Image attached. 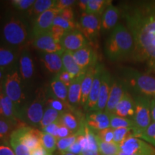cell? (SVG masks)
I'll return each mask as SVG.
<instances>
[{
  "label": "cell",
  "instance_id": "cell-35",
  "mask_svg": "<svg viewBox=\"0 0 155 155\" xmlns=\"http://www.w3.org/2000/svg\"><path fill=\"white\" fill-rule=\"evenodd\" d=\"M61 112L56 111V110L53 109L51 108L45 107L40 127L41 129H43L44 127H47L51 124L59 121L60 119H61Z\"/></svg>",
  "mask_w": 155,
  "mask_h": 155
},
{
  "label": "cell",
  "instance_id": "cell-27",
  "mask_svg": "<svg viewBox=\"0 0 155 155\" xmlns=\"http://www.w3.org/2000/svg\"><path fill=\"white\" fill-rule=\"evenodd\" d=\"M47 94L50 96L55 97L58 99L63 101L64 102L68 103V87H67L63 83H62L56 77V75H55V77L50 82L49 92Z\"/></svg>",
  "mask_w": 155,
  "mask_h": 155
},
{
  "label": "cell",
  "instance_id": "cell-44",
  "mask_svg": "<svg viewBox=\"0 0 155 155\" xmlns=\"http://www.w3.org/2000/svg\"><path fill=\"white\" fill-rule=\"evenodd\" d=\"M73 134H74V133H73L69 129H68L65 125H63V124L60 121V124L59 127H58L57 133H56L55 138L57 139H63Z\"/></svg>",
  "mask_w": 155,
  "mask_h": 155
},
{
  "label": "cell",
  "instance_id": "cell-31",
  "mask_svg": "<svg viewBox=\"0 0 155 155\" xmlns=\"http://www.w3.org/2000/svg\"><path fill=\"white\" fill-rule=\"evenodd\" d=\"M111 2L110 0H88L86 12L101 16L108 6L112 5Z\"/></svg>",
  "mask_w": 155,
  "mask_h": 155
},
{
  "label": "cell",
  "instance_id": "cell-30",
  "mask_svg": "<svg viewBox=\"0 0 155 155\" xmlns=\"http://www.w3.org/2000/svg\"><path fill=\"white\" fill-rule=\"evenodd\" d=\"M9 144L15 155H31V151L28 147L21 140L15 130L9 137Z\"/></svg>",
  "mask_w": 155,
  "mask_h": 155
},
{
  "label": "cell",
  "instance_id": "cell-6",
  "mask_svg": "<svg viewBox=\"0 0 155 155\" xmlns=\"http://www.w3.org/2000/svg\"><path fill=\"white\" fill-rule=\"evenodd\" d=\"M2 91L17 107L22 109L25 95L22 77L17 68H13L6 73L2 86Z\"/></svg>",
  "mask_w": 155,
  "mask_h": 155
},
{
  "label": "cell",
  "instance_id": "cell-49",
  "mask_svg": "<svg viewBox=\"0 0 155 155\" xmlns=\"http://www.w3.org/2000/svg\"><path fill=\"white\" fill-rule=\"evenodd\" d=\"M59 124H60V121L55 122V123L51 124L48 125V126H47V127H44L43 129H42V131L49 134L53 135L55 137L56 133H57Z\"/></svg>",
  "mask_w": 155,
  "mask_h": 155
},
{
  "label": "cell",
  "instance_id": "cell-22",
  "mask_svg": "<svg viewBox=\"0 0 155 155\" xmlns=\"http://www.w3.org/2000/svg\"><path fill=\"white\" fill-rule=\"evenodd\" d=\"M120 10L116 6L109 5L101 15V30L106 32L115 28L118 25Z\"/></svg>",
  "mask_w": 155,
  "mask_h": 155
},
{
  "label": "cell",
  "instance_id": "cell-2",
  "mask_svg": "<svg viewBox=\"0 0 155 155\" xmlns=\"http://www.w3.org/2000/svg\"><path fill=\"white\" fill-rule=\"evenodd\" d=\"M134 50V39L127 27L118 24L112 30L105 43L104 51L111 61H120L131 58Z\"/></svg>",
  "mask_w": 155,
  "mask_h": 155
},
{
  "label": "cell",
  "instance_id": "cell-16",
  "mask_svg": "<svg viewBox=\"0 0 155 155\" xmlns=\"http://www.w3.org/2000/svg\"><path fill=\"white\" fill-rule=\"evenodd\" d=\"M85 121L86 125L95 133L110 128L109 114L105 111H93L87 112Z\"/></svg>",
  "mask_w": 155,
  "mask_h": 155
},
{
  "label": "cell",
  "instance_id": "cell-33",
  "mask_svg": "<svg viewBox=\"0 0 155 155\" xmlns=\"http://www.w3.org/2000/svg\"><path fill=\"white\" fill-rule=\"evenodd\" d=\"M18 127H20V126L1 116L0 117V140H7V138L9 139L12 131Z\"/></svg>",
  "mask_w": 155,
  "mask_h": 155
},
{
  "label": "cell",
  "instance_id": "cell-3",
  "mask_svg": "<svg viewBox=\"0 0 155 155\" xmlns=\"http://www.w3.org/2000/svg\"><path fill=\"white\" fill-rule=\"evenodd\" d=\"M121 79L127 91H131L137 96L155 97V78L152 75L127 68L122 71Z\"/></svg>",
  "mask_w": 155,
  "mask_h": 155
},
{
  "label": "cell",
  "instance_id": "cell-12",
  "mask_svg": "<svg viewBox=\"0 0 155 155\" xmlns=\"http://www.w3.org/2000/svg\"><path fill=\"white\" fill-rule=\"evenodd\" d=\"M73 56L75 63L85 72L88 68L97 65L96 51L89 43L80 50L73 52Z\"/></svg>",
  "mask_w": 155,
  "mask_h": 155
},
{
  "label": "cell",
  "instance_id": "cell-41",
  "mask_svg": "<svg viewBox=\"0 0 155 155\" xmlns=\"http://www.w3.org/2000/svg\"><path fill=\"white\" fill-rule=\"evenodd\" d=\"M77 134H74L69 136V137H65V138L59 139L57 140V149L59 150L60 152H66L76 141Z\"/></svg>",
  "mask_w": 155,
  "mask_h": 155
},
{
  "label": "cell",
  "instance_id": "cell-5",
  "mask_svg": "<svg viewBox=\"0 0 155 155\" xmlns=\"http://www.w3.org/2000/svg\"><path fill=\"white\" fill-rule=\"evenodd\" d=\"M46 99L47 93L42 89H40L32 101L22 107L21 121L32 127H40L45 109Z\"/></svg>",
  "mask_w": 155,
  "mask_h": 155
},
{
  "label": "cell",
  "instance_id": "cell-55",
  "mask_svg": "<svg viewBox=\"0 0 155 155\" xmlns=\"http://www.w3.org/2000/svg\"><path fill=\"white\" fill-rule=\"evenodd\" d=\"M80 155H100V154L99 152H96V151L84 150L82 151Z\"/></svg>",
  "mask_w": 155,
  "mask_h": 155
},
{
  "label": "cell",
  "instance_id": "cell-4",
  "mask_svg": "<svg viewBox=\"0 0 155 155\" xmlns=\"http://www.w3.org/2000/svg\"><path fill=\"white\" fill-rule=\"evenodd\" d=\"M2 35L6 43L13 48L22 47L32 38V31L21 17H9L3 25Z\"/></svg>",
  "mask_w": 155,
  "mask_h": 155
},
{
  "label": "cell",
  "instance_id": "cell-45",
  "mask_svg": "<svg viewBox=\"0 0 155 155\" xmlns=\"http://www.w3.org/2000/svg\"><path fill=\"white\" fill-rule=\"evenodd\" d=\"M56 77L61 81L62 83H63L67 87H69L71 83H72L73 78L71 77V75L69 74L67 71H65V70H62L61 72H59L55 75Z\"/></svg>",
  "mask_w": 155,
  "mask_h": 155
},
{
  "label": "cell",
  "instance_id": "cell-54",
  "mask_svg": "<svg viewBox=\"0 0 155 155\" xmlns=\"http://www.w3.org/2000/svg\"><path fill=\"white\" fill-rule=\"evenodd\" d=\"M151 118L152 122H155V97H153L151 99Z\"/></svg>",
  "mask_w": 155,
  "mask_h": 155
},
{
  "label": "cell",
  "instance_id": "cell-21",
  "mask_svg": "<svg viewBox=\"0 0 155 155\" xmlns=\"http://www.w3.org/2000/svg\"><path fill=\"white\" fill-rule=\"evenodd\" d=\"M135 114V101L129 91H127L116 106L114 114L120 117L132 119Z\"/></svg>",
  "mask_w": 155,
  "mask_h": 155
},
{
  "label": "cell",
  "instance_id": "cell-20",
  "mask_svg": "<svg viewBox=\"0 0 155 155\" xmlns=\"http://www.w3.org/2000/svg\"><path fill=\"white\" fill-rule=\"evenodd\" d=\"M19 71L22 81L32 79L35 73V65L30 51L23 49L19 58Z\"/></svg>",
  "mask_w": 155,
  "mask_h": 155
},
{
  "label": "cell",
  "instance_id": "cell-15",
  "mask_svg": "<svg viewBox=\"0 0 155 155\" xmlns=\"http://www.w3.org/2000/svg\"><path fill=\"white\" fill-rule=\"evenodd\" d=\"M61 44L64 50L73 53L87 45L88 41L80 31L74 30L66 32L61 40Z\"/></svg>",
  "mask_w": 155,
  "mask_h": 155
},
{
  "label": "cell",
  "instance_id": "cell-24",
  "mask_svg": "<svg viewBox=\"0 0 155 155\" xmlns=\"http://www.w3.org/2000/svg\"><path fill=\"white\" fill-rule=\"evenodd\" d=\"M85 74L75 78L68 87V101L73 108L81 105V83Z\"/></svg>",
  "mask_w": 155,
  "mask_h": 155
},
{
  "label": "cell",
  "instance_id": "cell-51",
  "mask_svg": "<svg viewBox=\"0 0 155 155\" xmlns=\"http://www.w3.org/2000/svg\"><path fill=\"white\" fill-rule=\"evenodd\" d=\"M82 147H81V144L75 141V142L73 145H71V147L66 152L71 153V154H75V155H80L81 153L82 152Z\"/></svg>",
  "mask_w": 155,
  "mask_h": 155
},
{
  "label": "cell",
  "instance_id": "cell-26",
  "mask_svg": "<svg viewBox=\"0 0 155 155\" xmlns=\"http://www.w3.org/2000/svg\"><path fill=\"white\" fill-rule=\"evenodd\" d=\"M95 67H91L88 68L85 73L84 77L81 83V106L85 108L87 101H88L89 94L94 81V78L95 74Z\"/></svg>",
  "mask_w": 155,
  "mask_h": 155
},
{
  "label": "cell",
  "instance_id": "cell-56",
  "mask_svg": "<svg viewBox=\"0 0 155 155\" xmlns=\"http://www.w3.org/2000/svg\"><path fill=\"white\" fill-rule=\"evenodd\" d=\"M5 70L0 68V90L2 89V83L5 78Z\"/></svg>",
  "mask_w": 155,
  "mask_h": 155
},
{
  "label": "cell",
  "instance_id": "cell-28",
  "mask_svg": "<svg viewBox=\"0 0 155 155\" xmlns=\"http://www.w3.org/2000/svg\"><path fill=\"white\" fill-rule=\"evenodd\" d=\"M57 0H35L34 5L27 11V15L34 19L45 12L55 9Z\"/></svg>",
  "mask_w": 155,
  "mask_h": 155
},
{
  "label": "cell",
  "instance_id": "cell-7",
  "mask_svg": "<svg viewBox=\"0 0 155 155\" xmlns=\"http://www.w3.org/2000/svg\"><path fill=\"white\" fill-rule=\"evenodd\" d=\"M134 99L135 101V114L132 119L134 122L133 137L137 138L152 123L150 108L152 98L144 96H136Z\"/></svg>",
  "mask_w": 155,
  "mask_h": 155
},
{
  "label": "cell",
  "instance_id": "cell-14",
  "mask_svg": "<svg viewBox=\"0 0 155 155\" xmlns=\"http://www.w3.org/2000/svg\"><path fill=\"white\" fill-rule=\"evenodd\" d=\"M24 144L30 149L31 152H33L41 145L42 131L34 129L31 127H22L17 128L15 130Z\"/></svg>",
  "mask_w": 155,
  "mask_h": 155
},
{
  "label": "cell",
  "instance_id": "cell-34",
  "mask_svg": "<svg viewBox=\"0 0 155 155\" xmlns=\"http://www.w3.org/2000/svg\"><path fill=\"white\" fill-rule=\"evenodd\" d=\"M46 107H49L55 109L56 111L63 113L64 111H70L74 108H73L68 103H65L61 101L55 97L50 96L47 94V99H46Z\"/></svg>",
  "mask_w": 155,
  "mask_h": 155
},
{
  "label": "cell",
  "instance_id": "cell-13",
  "mask_svg": "<svg viewBox=\"0 0 155 155\" xmlns=\"http://www.w3.org/2000/svg\"><path fill=\"white\" fill-rule=\"evenodd\" d=\"M127 91V88L121 78H112L111 90L104 111L108 114H114L116 106Z\"/></svg>",
  "mask_w": 155,
  "mask_h": 155
},
{
  "label": "cell",
  "instance_id": "cell-8",
  "mask_svg": "<svg viewBox=\"0 0 155 155\" xmlns=\"http://www.w3.org/2000/svg\"><path fill=\"white\" fill-rule=\"evenodd\" d=\"M77 30L88 42L96 41L101 31V17L83 12L79 22L77 23Z\"/></svg>",
  "mask_w": 155,
  "mask_h": 155
},
{
  "label": "cell",
  "instance_id": "cell-19",
  "mask_svg": "<svg viewBox=\"0 0 155 155\" xmlns=\"http://www.w3.org/2000/svg\"><path fill=\"white\" fill-rule=\"evenodd\" d=\"M60 121L73 133L76 134L84 124L85 117H83L81 113L74 111L73 108L72 110L61 113Z\"/></svg>",
  "mask_w": 155,
  "mask_h": 155
},
{
  "label": "cell",
  "instance_id": "cell-29",
  "mask_svg": "<svg viewBox=\"0 0 155 155\" xmlns=\"http://www.w3.org/2000/svg\"><path fill=\"white\" fill-rule=\"evenodd\" d=\"M17 55L14 50L0 47V68L11 70L15 68Z\"/></svg>",
  "mask_w": 155,
  "mask_h": 155
},
{
  "label": "cell",
  "instance_id": "cell-47",
  "mask_svg": "<svg viewBox=\"0 0 155 155\" xmlns=\"http://www.w3.org/2000/svg\"><path fill=\"white\" fill-rule=\"evenodd\" d=\"M67 31H65L64 29L60 28L58 26H53L50 29V33L51 34V35L53 37L55 40H57L58 41L61 42V40L63 38L64 35L66 33Z\"/></svg>",
  "mask_w": 155,
  "mask_h": 155
},
{
  "label": "cell",
  "instance_id": "cell-9",
  "mask_svg": "<svg viewBox=\"0 0 155 155\" xmlns=\"http://www.w3.org/2000/svg\"><path fill=\"white\" fill-rule=\"evenodd\" d=\"M120 152L131 155H155V148L142 139L131 137L119 145Z\"/></svg>",
  "mask_w": 155,
  "mask_h": 155
},
{
  "label": "cell",
  "instance_id": "cell-39",
  "mask_svg": "<svg viewBox=\"0 0 155 155\" xmlns=\"http://www.w3.org/2000/svg\"><path fill=\"white\" fill-rule=\"evenodd\" d=\"M53 26H58L60 28H63L67 32L71 30H77V23L72 21L67 20V19L63 18L60 16L59 15L55 17V18L53 20Z\"/></svg>",
  "mask_w": 155,
  "mask_h": 155
},
{
  "label": "cell",
  "instance_id": "cell-38",
  "mask_svg": "<svg viewBox=\"0 0 155 155\" xmlns=\"http://www.w3.org/2000/svg\"><path fill=\"white\" fill-rule=\"evenodd\" d=\"M134 134L133 129L129 128H121V129H114V142L120 145L126 139Z\"/></svg>",
  "mask_w": 155,
  "mask_h": 155
},
{
  "label": "cell",
  "instance_id": "cell-53",
  "mask_svg": "<svg viewBox=\"0 0 155 155\" xmlns=\"http://www.w3.org/2000/svg\"><path fill=\"white\" fill-rule=\"evenodd\" d=\"M88 1V0H79V1H77L78 7L80 9V10L83 12H86V11Z\"/></svg>",
  "mask_w": 155,
  "mask_h": 155
},
{
  "label": "cell",
  "instance_id": "cell-42",
  "mask_svg": "<svg viewBox=\"0 0 155 155\" xmlns=\"http://www.w3.org/2000/svg\"><path fill=\"white\" fill-rule=\"evenodd\" d=\"M35 0H12V5L19 11H28L34 5Z\"/></svg>",
  "mask_w": 155,
  "mask_h": 155
},
{
  "label": "cell",
  "instance_id": "cell-11",
  "mask_svg": "<svg viewBox=\"0 0 155 155\" xmlns=\"http://www.w3.org/2000/svg\"><path fill=\"white\" fill-rule=\"evenodd\" d=\"M32 45L36 49L46 53H63V48L61 42L55 40L50 32L45 33L32 38Z\"/></svg>",
  "mask_w": 155,
  "mask_h": 155
},
{
  "label": "cell",
  "instance_id": "cell-58",
  "mask_svg": "<svg viewBox=\"0 0 155 155\" xmlns=\"http://www.w3.org/2000/svg\"><path fill=\"white\" fill-rule=\"evenodd\" d=\"M2 116V106H1V101H0V117Z\"/></svg>",
  "mask_w": 155,
  "mask_h": 155
},
{
  "label": "cell",
  "instance_id": "cell-18",
  "mask_svg": "<svg viewBox=\"0 0 155 155\" xmlns=\"http://www.w3.org/2000/svg\"><path fill=\"white\" fill-rule=\"evenodd\" d=\"M112 77L107 70L104 68L101 75V83L98 96V103L95 111H104L109 96L111 86Z\"/></svg>",
  "mask_w": 155,
  "mask_h": 155
},
{
  "label": "cell",
  "instance_id": "cell-1",
  "mask_svg": "<svg viewBox=\"0 0 155 155\" xmlns=\"http://www.w3.org/2000/svg\"><path fill=\"white\" fill-rule=\"evenodd\" d=\"M122 14L134 39L131 58L144 65L147 74L155 73V1L127 3Z\"/></svg>",
  "mask_w": 155,
  "mask_h": 155
},
{
  "label": "cell",
  "instance_id": "cell-40",
  "mask_svg": "<svg viewBox=\"0 0 155 155\" xmlns=\"http://www.w3.org/2000/svg\"><path fill=\"white\" fill-rule=\"evenodd\" d=\"M137 138L149 143V144L155 147V122H152L151 124L147 128L142 134H141Z\"/></svg>",
  "mask_w": 155,
  "mask_h": 155
},
{
  "label": "cell",
  "instance_id": "cell-57",
  "mask_svg": "<svg viewBox=\"0 0 155 155\" xmlns=\"http://www.w3.org/2000/svg\"><path fill=\"white\" fill-rule=\"evenodd\" d=\"M61 155H75V154H71V153L68 152H61Z\"/></svg>",
  "mask_w": 155,
  "mask_h": 155
},
{
  "label": "cell",
  "instance_id": "cell-52",
  "mask_svg": "<svg viewBox=\"0 0 155 155\" xmlns=\"http://www.w3.org/2000/svg\"><path fill=\"white\" fill-rule=\"evenodd\" d=\"M31 155H53L51 153H49L48 151H46L42 146L38 147L35 150L31 153Z\"/></svg>",
  "mask_w": 155,
  "mask_h": 155
},
{
  "label": "cell",
  "instance_id": "cell-23",
  "mask_svg": "<svg viewBox=\"0 0 155 155\" xmlns=\"http://www.w3.org/2000/svg\"><path fill=\"white\" fill-rule=\"evenodd\" d=\"M63 53H42L41 55V62L46 69L51 73L55 75L63 69L62 54Z\"/></svg>",
  "mask_w": 155,
  "mask_h": 155
},
{
  "label": "cell",
  "instance_id": "cell-46",
  "mask_svg": "<svg viewBox=\"0 0 155 155\" xmlns=\"http://www.w3.org/2000/svg\"><path fill=\"white\" fill-rule=\"evenodd\" d=\"M0 155H15L12 148L7 140L0 141Z\"/></svg>",
  "mask_w": 155,
  "mask_h": 155
},
{
  "label": "cell",
  "instance_id": "cell-10",
  "mask_svg": "<svg viewBox=\"0 0 155 155\" xmlns=\"http://www.w3.org/2000/svg\"><path fill=\"white\" fill-rule=\"evenodd\" d=\"M59 13L60 11L58 9H51L37 17L33 20L32 26L31 28L32 38L49 32L53 27L54 19L59 15Z\"/></svg>",
  "mask_w": 155,
  "mask_h": 155
},
{
  "label": "cell",
  "instance_id": "cell-43",
  "mask_svg": "<svg viewBox=\"0 0 155 155\" xmlns=\"http://www.w3.org/2000/svg\"><path fill=\"white\" fill-rule=\"evenodd\" d=\"M98 139L105 142H114V129L111 127L96 132Z\"/></svg>",
  "mask_w": 155,
  "mask_h": 155
},
{
  "label": "cell",
  "instance_id": "cell-37",
  "mask_svg": "<svg viewBox=\"0 0 155 155\" xmlns=\"http://www.w3.org/2000/svg\"><path fill=\"white\" fill-rule=\"evenodd\" d=\"M57 140L54 136L42 131L41 145L49 153L53 154L57 149Z\"/></svg>",
  "mask_w": 155,
  "mask_h": 155
},
{
  "label": "cell",
  "instance_id": "cell-25",
  "mask_svg": "<svg viewBox=\"0 0 155 155\" xmlns=\"http://www.w3.org/2000/svg\"><path fill=\"white\" fill-rule=\"evenodd\" d=\"M62 61H63V70L67 71L73 79L80 75L85 74V71H83L80 67L75 63L73 56V53L70 51H65L62 54Z\"/></svg>",
  "mask_w": 155,
  "mask_h": 155
},
{
  "label": "cell",
  "instance_id": "cell-50",
  "mask_svg": "<svg viewBox=\"0 0 155 155\" xmlns=\"http://www.w3.org/2000/svg\"><path fill=\"white\" fill-rule=\"evenodd\" d=\"M59 15L63 17V18L67 19V20L74 22V12H73L72 7H68V8H66L61 11L59 13Z\"/></svg>",
  "mask_w": 155,
  "mask_h": 155
},
{
  "label": "cell",
  "instance_id": "cell-36",
  "mask_svg": "<svg viewBox=\"0 0 155 155\" xmlns=\"http://www.w3.org/2000/svg\"><path fill=\"white\" fill-rule=\"evenodd\" d=\"M98 139V152L100 155H118L120 152L119 145L114 142H105Z\"/></svg>",
  "mask_w": 155,
  "mask_h": 155
},
{
  "label": "cell",
  "instance_id": "cell-48",
  "mask_svg": "<svg viewBox=\"0 0 155 155\" xmlns=\"http://www.w3.org/2000/svg\"><path fill=\"white\" fill-rule=\"evenodd\" d=\"M75 3H77V1L74 0H57L55 9L61 12L68 7H71V6L75 5Z\"/></svg>",
  "mask_w": 155,
  "mask_h": 155
},
{
  "label": "cell",
  "instance_id": "cell-32",
  "mask_svg": "<svg viewBox=\"0 0 155 155\" xmlns=\"http://www.w3.org/2000/svg\"><path fill=\"white\" fill-rule=\"evenodd\" d=\"M110 116V127L113 129H121V128H129L134 129V122L133 119L127 118L120 117L112 114H109Z\"/></svg>",
  "mask_w": 155,
  "mask_h": 155
},
{
  "label": "cell",
  "instance_id": "cell-17",
  "mask_svg": "<svg viewBox=\"0 0 155 155\" xmlns=\"http://www.w3.org/2000/svg\"><path fill=\"white\" fill-rule=\"evenodd\" d=\"M104 68V67L101 64H97L95 68V74L91 90L89 94L88 101L84 108V110L87 112L95 111L96 109L98 96H99L101 83V75Z\"/></svg>",
  "mask_w": 155,
  "mask_h": 155
}]
</instances>
